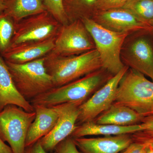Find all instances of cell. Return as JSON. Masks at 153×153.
Here are the masks:
<instances>
[{"instance_id":"obj_1","label":"cell","mask_w":153,"mask_h":153,"mask_svg":"<svg viewBox=\"0 0 153 153\" xmlns=\"http://www.w3.org/2000/svg\"><path fill=\"white\" fill-rule=\"evenodd\" d=\"M100 68L74 81L55 87L30 101L33 106L52 107L66 102H85L113 76Z\"/></svg>"},{"instance_id":"obj_2","label":"cell","mask_w":153,"mask_h":153,"mask_svg":"<svg viewBox=\"0 0 153 153\" xmlns=\"http://www.w3.org/2000/svg\"><path fill=\"white\" fill-rule=\"evenodd\" d=\"M45 68L55 87L62 86L102 68L99 54L94 49L78 55L44 56Z\"/></svg>"},{"instance_id":"obj_3","label":"cell","mask_w":153,"mask_h":153,"mask_svg":"<svg viewBox=\"0 0 153 153\" xmlns=\"http://www.w3.org/2000/svg\"><path fill=\"white\" fill-rule=\"evenodd\" d=\"M114 102L123 105L143 117L153 115V82L129 68L118 86Z\"/></svg>"},{"instance_id":"obj_4","label":"cell","mask_w":153,"mask_h":153,"mask_svg":"<svg viewBox=\"0 0 153 153\" xmlns=\"http://www.w3.org/2000/svg\"><path fill=\"white\" fill-rule=\"evenodd\" d=\"M5 61L16 88L28 101L55 88L45 68L44 57L21 64Z\"/></svg>"},{"instance_id":"obj_5","label":"cell","mask_w":153,"mask_h":153,"mask_svg":"<svg viewBox=\"0 0 153 153\" xmlns=\"http://www.w3.org/2000/svg\"><path fill=\"white\" fill-rule=\"evenodd\" d=\"M93 39L102 68L114 75L124 67L121 55L123 46L129 33L108 30L91 19L81 20Z\"/></svg>"},{"instance_id":"obj_6","label":"cell","mask_w":153,"mask_h":153,"mask_svg":"<svg viewBox=\"0 0 153 153\" xmlns=\"http://www.w3.org/2000/svg\"><path fill=\"white\" fill-rule=\"evenodd\" d=\"M36 113L9 105L0 112V138L8 143L13 153H24L26 137Z\"/></svg>"},{"instance_id":"obj_7","label":"cell","mask_w":153,"mask_h":153,"mask_svg":"<svg viewBox=\"0 0 153 153\" xmlns=\"http://www.w3.org/2000/svg\"><path fill=\"white\" fill-rule=\"evenodd\" d=\"M62 26L47 11L27 17L16 23L10 47L25 42L55 38Z\"/></svg>"},{"instance_id":"obj_8","label":"cell","mask_w":153,"mask_h":153,"mask_svg":"<svg viewBox=\"0 0 153 153\" xmlns=\"http://www.w3.org/2000/svg\"><path fill=\"white\" fill-rule=\"evenodd\" d=\"M95 49L92 38L81 20L62 25L49 54L69 56L82 54Z\"/></svg>"},{"instance_id":"obj_9","label":"cell","mask_w":153,"mask_h":153,"mask_svg":"<svg viewBox=\"0 0 153 153\" xmlns=\"http://www.w3.org/2000/svg\"><path fill=\"white\" fill-rule=\"evenodd\" d=\"M128 68V66H125L121 71L113 75L86 101L79 105L76 126L93 121L112 105L120 82Z\"/></svg>"},{"instance_id":"obj_10","label":"cell","mask_w":153,"mask_h":153,"mask_svg":"<svg viewBox=\"0 0 153 153\" xmlns=\"http://www.w3.org/2000/svg\"><path fill=\"white\" fill-rule=\"evenodd\" d=\"M82 103L74 102L52 106L58 113V118L52 131L40 140L45 151L52 152L58 144L71 136L76 128L79 107Z\"/></svg>"},{"instance_id":"obj_11","label":"cell","mask_w":153,"mask_h":153,"mask_svg":"<svg viewBox=\"0 0 153 153\" xmlns=\"http://www.w3.org/2000/svg\"><path fill=\"white\" fill-rule=\"evenodd\" d=\"M91 19L108 30L118 33L153 34V27L145 24L126 9L97 11Z\"/></svg>"},{"instance_id":"obj_12","label":"cell","mask_w":153,"mask_h":153,"mask_svg":"<svg viewBox=\"0 0 153 153\" xmlns=\"http://www.w3.org/2000/svg\"><path fill=\"white\" fill-rule=\"evenodd\" d=\"M147 33H140L124 52L126 66L149 77L153 82V46Z\"/></svg>"},{"instance_id":"obj_13","label":"cell","mask_w":153,"mask_h":153,"mask_svg":"<svg viewBox=\"0 0 153 153\" xmlns=\"http://www.w3.org/2000/svg\"><path fill=\"white\" fill-rule=\"evenodd\" d=\"M73 139L80 153H119L133 142L131 134Z\"/></svg>"},{"instance_id":"obj_14","label":"cell","mask_w":153,"mask_h":153,"mask_svg":"<svg viewBox=\"0 0 153 153\" xmlns=\"http://www.w3.org/2000/svg\"><path fill=\"white\" fill-rule=\"evenodd\" d=\"M56 37L44 41L25 42L11 47L3 55L8 62L25 63L46 56L55 47Z\"/></svg>"},{"instance_id":"obj_15","label":"cell","mask_w":153,"mask_h":153,"mask_svg":"<svg viewBox=\"0 0 153 153\" xmlns=\"http://www.w3.org/2000/svg\"><path fill=\"white\" fill-rule=\"evenodd\" d=\"M14 105L27 112L35 109L18 91L4 59L0 56V112L7 105Z\"/></svg>"},{"instance_id":"obj_16","label":"cell","mask_w":153,"mask_h":153,"mask_svg":"<svg viewBox=\"0 0 153 153\" xmlns=\"http://www.w3.org/2000/svg\"><path fill=\"white\" fill-rule=\"evenodd\" d=\"M33 107L36 116L28 129L25 147L48 135L55 127L58 118V113L53 107L35 105Z\"/></svg>"},{"instance_id":"obj_17","label":"cell","mask_w":153,"mask_h":153,"mask_svg":"<svg viewBox=\"0 0 153 153\" xmlns=\"http://www.w3.org/2000/svg\"><path fill=\"white\" fill-rule=\"evenodd\" d=\"M142 129L140 124L132 126H118L97 123L93 121L76 126L70 136L73 138H76L90 136L117 135L133 134Z\"/></svg>"},{"instance_id":"obj_18","label":"cell","mask_w":153,"mask_h":153,"mask_svg":"<svg viewBox=\"0 0 153 153\" xmlns=\"http://www.w3.org/2000/svg\"><path fill=\"white\" fill-rule=\"evenodd\" d=\"M143 117L128 107L114 102L94 121L101 124L129 126L140 124Z\"/></svg>"},{"instance_id":"obj_19","label":"cell","mask_w":153,"mask_h":153,"mask_svg":"<svg viewBox=\"0 0 153 153\" xmlns=\"http://www.w3.org/2000/svg\"><path fill=\"white\" fill-rule=\"evenodd\" d=\"M46 11L43 0H8L4 13L17 23L27 17Z\"/></svg>"},{"instance_id":"obj_20","label":"cell","mask_w":153,"mask_h":153,"mask_svg":"<svg viewBox=\"0 0 153 153\" xmlns=\"http://www.w3.org/2000/svg\"><path fill=\"white\" fill-rule=\"evenodd\" d=\"M97 0H63V7L69 23L91 19L96 11Z\"/></svg>"},{"instance_id":"obj_21","label":"cell","mask_w":153,"mask_h":153,"mask_svg":"<svg viewBox=\"0 0 153 153\" xmlns=\"http://www.w3.org/2000/svg\"><path fill=\"white\" fill-rule=\"evenodd\" d=\"M122 8L153 27V0H128Z\"/></svg>"},{"instance_id":"obj_22","label":"cell","mask_w":153,"mask_h":153,"mask_svg":"<svg viewBox=\"0 0 153 153\" xmlns=\"http://www.w3.org/2000/svg\"><path fill=\"white\" fill-rule=\"evenodd\" d=\"M16 22L4 12L0 14V56L10 49L15 33Z\"/></svg>"},{"instance_id":"obj_23","label":"cell","mask_w":153,"mask_h":153,"mask_svg":"<svg viewBox=\"0 0 153 153\" xmlns=\"http://www.w3.org/2000/svg\"><path fill=\"white\" fill-rule=\"evenodd\" d=\"M43 1L47 11L61 25L69 23L63 7V0H43Z\"/></svg>"},{"instance_id":"obj_24","label":"cell","mask_w":153,"mask_h":153,"mask_svg":"<svg viewBox=\"0 0 153 153\" xmlns=\"http://www.w3.org/2000/svg\"><path fill=\"white\" fill-rule=\"evenodd\" d=\"M128 0H97V11H106L112 9L122 8Z\"/></svg>"},{"instance_id":"obj_25","label":"cell","mask_w":153,"mask_h":153,"mask_svg":"<svg viewBox=\"0 0 153 153\" xmlns=\"http://www.w3.org/2000/svg\"><path fill=\"white\" fill-rule=\"evenodd\" d=\"M55 151L57 153H80L74 143V139L71 136L58 144Z\"/></svg>"},{"instance_id":"obj_26","label":"cell","mask_w":153,"mask_h":153,"mask_svg":"<svg viewBox=\"0 0 153 153\" xmlns=\"http://www.w3.org/2000/svg\"><path fill=\"white\" fill-rule=\"evenodd\" d=\"M133 141L150 146L153 149V134L139 131L131 134Z\"/></svg>"},{"instance_id":"obj_27","label":"cell","mask_w":153,"mask_h":153,"mask_svg":"<svg viewBox=\"0 0 153 153\" xmlns=\"http://www.w3.org/2000/svg\"><path fill=\"white\" fill-rule=\"evenodd\" d=\"M147 145L133 142L128 146L119 153H146Z\"/></svg>"},{"instance_id":"obj_28","label":"cell","mask_w":153,"mask_h":153,"mask_svg":"<svg viewBox=\"0 0 153 153\" xmlns=\"http://www.w3.org/2000/svg\"><path fill=\"white\" fill-rule=\"evenodd\" d=\"M24 153H57L55 151L52 152H48L45 151L42 146L40 140L33 144L25 148Z\"/></svg>"},{"instance_id":"obj_29","label":"cell","mask_w":153,"mask_h":153,"mask_svg":"<svg viewBox=\"0 0 153 153\" xmlns=\"http://www.w3.org/2000/svg\"><path fill=\"white\" fill-rule=\"evenodd\" d=\"M140 124L142 127V131L153 134V115L143 118Z\"/></svg>"},{"instance_id":"obj_30","label":"cell","mask_w":153,"mask_h":153,"mask_svg":"<svg viewBox=\"0 0 153 153\" xmlns=\"http://www.w3.org/2000/svg\"><path fill=\"white\" fill-rule=\"evenodd\" d=\"M0 153H13L10 147L3 142L0 138Z\"/></svg>"},{"instance_id":"obj_31","label":"cell","mask_w":153,"mask_h":153,"mask_svg":"<svg viewBox=\"0 0 153 153\" xmlns=\"http://www.w3.org/2000/svg\"><path fill=\"white\" fill-rule=\"evenodd\" d=\"M8 0H0V14L5 10Z\"/></svg>"},{"instance_id":"obj_32","label":"cell","mask_w":153,"mask_h":153,"mask_svg":"<svg viewBox=\"0 0 153 153\" xmlns=\"http://www.w3.org/2000/svg\"><path fill=\"white\" fill-rule=\"evenodd\" d=\"M147 146L146 149V153H153V149L151 146Z\"/></svg>"}]
</instances>
